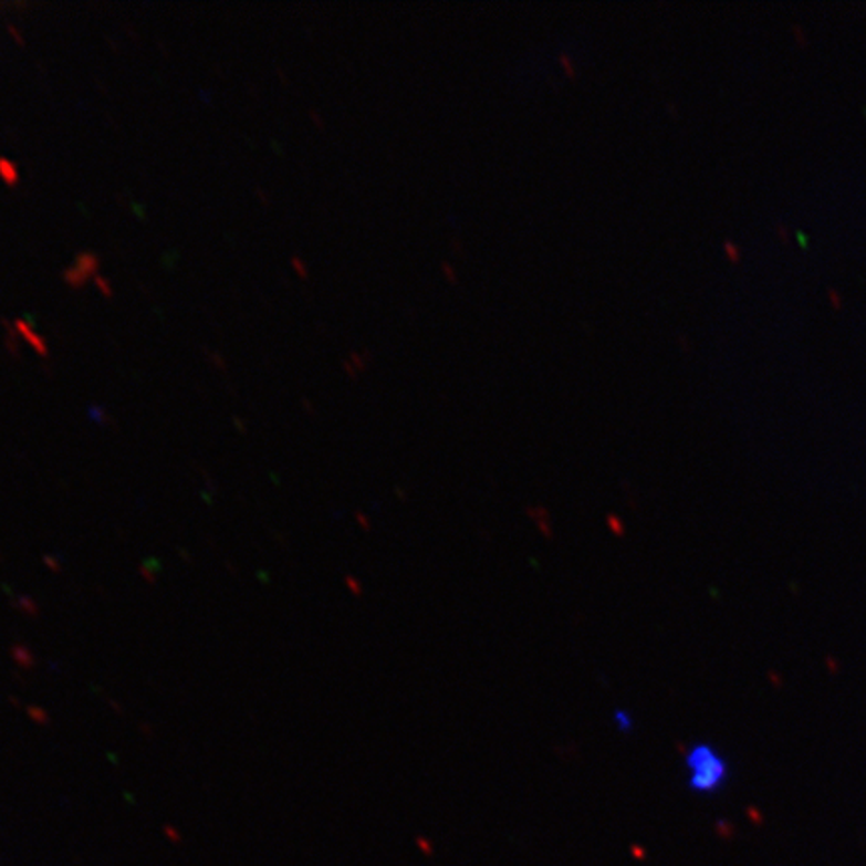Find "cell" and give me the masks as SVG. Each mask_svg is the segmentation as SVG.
<instances>
[{
	"label": "cell",
	"instance_id": "7a4b0ae2",
	"mask_svg": "<svg viewBox=\"0 0 866 866\" xmlns=\"http://www.w3.org/2000/svg\"><path fill=\"white\" fill-rule=\"evenodd\" d=\"M614 722H616V727L620 728V732H626V734H628L632 727H634V720H632L628 710H616V712H614Z\"/></svg>",
	"mask_w": 866,
	"mask_h": 866
},
{
	"label": "cell",
	"instance_id": "6da1fadb",
	"mask_svg": "<svg viewBox=\"0 0 866 866\" xmlns=\"http://www.w3.org/2000/svg\"><path fill=\"white\" fill-rule=\"evenodd\" d=\"M688 784L692 791L712 792L727 779V762L708 744H698L686 754Z\"/></svg>",
	"mask_w": 866,
	"mask_h": 866
}]
</instances>
